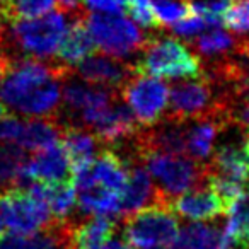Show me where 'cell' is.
<instances>
[{"instance_id": "cell-1", "label": "cell", "mask_w": 249, "mask_h": 249, "mask_svg": "<svg viewBox=\"0 0 249 249\" xmlns=\"http://www.w3.org/2000/svg\"><path fill=\"white\" fill-rule=\"evenodd\" d=\"M73 69L56 62L12 56L0 73V101L16 113L55 116L62 101V84Z\"/></svg>"}, {"instance_id": "cell-2", "label": "cell", "mask_w": 249, "mask_h": 249, "mask_svg": "<svg viewBox=\"0 0 249 249\" xmlns=\"http://www.w3.org/2000/svg\"><path fill=\"white\" fill-rule=\"evenodd\" d=\"M67 24V16L62 12H48L39 18L9 22L5 33V52L11 56L50 58L56 55Z\"/></svg>"}, {"instance_id": "cell-3", "label": "cell", "mask_w": 249, "mask_h": 249, "mask_svg": "<svg viewBox=\"0 0 249 249\" xmlns=\"http://www.w3.org/2000/svg\"><path fill=\"white\" fill-rule=\"evenodd\" d=\"M137 159L145 164L164 203L169 207L174 196L207 183V162L188 156L167 152H142Z\"/></svg>"}, {"instance_id": "cell-4", "label": "cell", "mask_w": 249, "mask_h": 249, "mask_svg": "<svg viewBox=\"0 0 249 249\" xmlns=\"http://www.w3.org/2000/svg\"><path fill=\"white\" fill-rule=\"evenodd\" d=\"M133 67L137 73L160 79H195L205 73L200 58L184 43L166 36H150Z\"/></svg>"}, {"instance_id": "cell-5", "label": "cell", "mask_w": 249, "mask_h": 249, "mask_svg": "<svg viewBox=\"0 0 249 249\" xmlns=\"http://www.w3.org/2000/svg\"><path fill=\"white\" fill-rule=\"evenodd\" d=\"M169 107L164 118L173 121H191L213 113H227L231 116L229 101L217 92V86L208 75L193 80H179L169 89Z\"/></svg>"}, {"instance_id": "cell-6", "label": "cell", "mask_w": 249, "mask_h": 249, "mask_svg": "<svg viewBox=\"0 0 249 249\" xmlns=\"http://www.w3.org/2000/svg\"><path fill=\"white\" fill-rule=\"evenodd\" d=\"M179 234V222L166 205H150L123 220V237L137 249L171 248Z\"/></svg>"}, {"instance_id": "cell-7", "label": "cell", "mask_w": 249, "mask_h": 249, "mask_svg": "<svg viewBox=\"0 0 249 249\" xmlns=\"http://www.w3.org/2000/svg\"><path fill=\"white\" fill-rule=\"evenodd\" d=\"M0 220L12 234L33 235L53 224L46 203L29 188H7L0 191Z\"/></svg>"}, {"instance_id": "cell-8", "label": "cell", "mask_w": 249, "mask_h": 249, "mask_svg": "<svg viewBox=\"0 0 249 249\" xmlns=\"http://www.w3.org/2000/svg\"><path fill=\"white\" fill-rule=\"evenodd\" d=\"M86 24L97 48L118 60L142 52L149 39L133 21L120 14H86Z\"/></svg>"}, {"instance_id": "cell-9", "label": "cell", "mask_w": 249, "mask_h": 249, "mask_svg": "<svg viewBox=\"0 0 249 249\" xmlns=\"http://www.w3.org/2000/svg\"><path fill=\"white\" fill-rule=\"evenodd\" d=\"M120 97L142 128H149L162 118L169 99V87L159 79L133 73L120 89Z\"/></svg>"}, {"instance_id": "cell-10", "label": "cell", "mask_w": 249, "mask_h": 249, "mask_svg": "<svg viewBox=\"0 0 249 249\" xmlns=\"http://www.w3.org/2000/svg\"><path fill=\"white\" fill-rule=\"evenodd\" d=\"M126 164H128V178H126V184L121 190L120 196H118L116 213L114 215L124 220L132 213L145 207H150V205H166L159 190L154 184L149 171L142 166V162L133 157V159L126 160Z\"/></svg>"}, {"instance_id": "cell-11", "label": "cell", "mask_w": 249, "mask_h": 249, "mask_svg": "<svg viewBox=\"0 0 249 249\" xmlns=\"http://www.w3.org/2000/svg\"><path fill=\"white\" fill-rule=\"evenodd\" d=\"M73 73L84 82L107 87L120 94L123 84L135 73V67L133 63L120 62L118 58H113L106 53L94 52L92 55L77 63Z\"/></svg>"}, {"instance_id": "cell-12", "label": "cell", "mask_w": 249, "mask_h": 249, "mask_svg": "<svg viewBox=\"0 0 249 249\" xmlns=\"http://www.w3.org/2000/svg\"><path fill=\"white\" fill-rule=\"evenodd\" d=\"M169 208L174 215L193 222L215 220L227 213L225 201L207 183L174 196L169 201Z\"/></svg>"}, {"instance_id": "cell-13", "label": "cell", "mask_w": 249, "mask_h": 249, "mask_svg": "<svg viewBox=\"0 0 249 249\" xmlns=\"http://www.w3.org/2000/svg\"><path fill=\"white\" fill-rule=\"evenodd\" d=\"M232 124L227 113H213L196 120L184 121V143L186 156L195 160L205 162L213 152V143L218 133Z\"/></svg>"}, {"instance_id": "cell-14", "label": "cell", "mask_w": 249, "mask_h": 249, "mask_svg": "<svg viewBox=\"0 0 249 249\" xmlns=\"http://www.w3.org/2000/svg\"><path fill=\"white\" fill-rule=\"evenodd\" d=\"M26 179L28 186L33 181L46 184H56V183H73L72 167L70 160L67 157L65 149L62 143H55L43 150L35 152L26 164Z\"/></svg>"}, {"instance_id": "cell-15", "label": "cell", "mask_w": 249, "mask_h": 249, "mask_svg": "<svg viewBox=\"0 0 249 249\" xmlns=\"http://www.w3.org/2000/svg\"><path fill=\"white\" fill-rule=\"evenodd\" d=\"M69 19L70 22L67 24V31L63 35L58 50H56V55H58L60 63L70 67V69H75L77 63L97 52V46L86 24V12L70 16Z\"/></svg>"}, {"instance_id": "cell-16", "label": "cell", "mask_w": 249, "mask_h": 249, "mask_svg": "<svg viewBox=\"0 0 249 249\" xmlns=\"http://www.w3.org/2000/svg\"><path fill=\"white\" fill-rule=\"evenodd\" d=\"M208 173L222 179L237 184L249 183V156L242 145H220L212 152L210 162H207Z\"/></svg>"}, {"instance_id": "cell-17", "label": "cell", "mask_w": 249, "mask_h": 249, "mask_svg": "<svg viewBox=\"0 0 249 249\" xmlns=\"http://www.w3.org/2000/svg\"><path fill=\"white\" fill-rule=\"evenodd\" d=\"M63 123L56 116H35L28 121H22L21 133L18 137V145L26 152H38L50 145L60 142Z\"/></svg>"}, {"instance_id": "cell-18", "label": "cell", "mask_w": 249, "mask_h": 249, "mask_svg": "<svg viewBox=\"0 0 249 249\" xmlns=\"http://www.w3.org/2000/svg\"><path fill=\"white\" fill-rule=\"evenodd\" d=\"M60 143L65 149L67 157L70 160L72 176L75 171L82 169L96 157L97 149H103L96 135L79 124H63Z\"/></svg>"}, {"instance_id": "cell-19", "label": "cell", "mask_w": 249, "mask_h": 249, "mask_svg": "<svg viewBox=\"0 0 249 249\" xmlns=\"http://www.w3.org/2000/svg\"><path fill=\"white\" fill-rule=\"evenodd\" d=\"M116 222L107 215H92L84 222H72L69 249H97L114 235Z\"/></svg>"}, {"instance_id": "cell-20", "label": "cell", "mask_w": 249, "mask_h": 249, "mask_svg": "<svg viewBox=\"0 0 249 249\" xmlns=\"http://www.w3.org/2000/svg\"><path fill=\"white\" fill-rule=\"evenodd\" d=\"M173 246L178 249H234L224 229L203 222H195L179 229Z\"/></svg>"}, {"instance_id": "cell-21", "label": "cell", "mask_w": 249, "mask_h": 249, "mask_svg": "<svg viewBox=\"0 0 249 249\" xmlns=\"http://www.w3.org/2000/svg\"><path fill=\"white\" fill-rule=\"evenodd\" d=\"M28 154L14 142H0V191L7 188H28Z\"/></svg>"}, {"instance_id": "cell-22", "label": "cell", "mask_w": 249, "mask_h": 249, "mask_svg": "<svg viewBox=\"0 0 249 249\" xmlns=\"http://www.w3.org/2000/svg\"><path fill=\"white\" fill-rule=\"evenodd\" d=\"M193 46L200 55L215 58L218 55H227L235 50V36L220 28H210L196 36Z\"/></svg>"}, {"instance_id": "cell-23", "label": "cell", "mask_w": 249, "mask_h": 249, "mask_svg": "<svg viewBox=\"0 0 249 249\" xmlns=\"http://www.w3.org/2000/svg\"><path fill=\"white\" fill-rule=\"evenodd\" d=\"M53 5L55 0H4L0 4V12L7 22H14L48 14Z\"/></svg>"}, {"instance_id": "cell-24", "label": "cell", "mask_w": 249, "mask_h": 249, "mask_svg": "<svg viewBox=\"0 0 249 249\" xmlns=\"http://www.w3.org/2000/svg\"><path fill=\"white\" fill-rule=\"evenodd\" d=\"M152 9L159 28H169L193 14L190 0H152Z\"/></svg>"}, {"instance_id": "cell-25", "label": "cell", "mask_w": 249, "mask_h": 249, "mask_svg": "<svg viewBox=\"0 0 249 249\" xmlns=\"http://www.w3.org/2000/svg\"><path fill=\"white\" fill-rule=\"evenodd\" d=\"M222 24L235 38H249V0H232L222 14Z\"/></svg>"}, {"instance_id": "cell-26", "label": "cell", "mask_w": 249, "mask_h": 249, "mask_svg": "<svg viewBox=\"0 0 249 249\" xmlns=\"http://www.w3.org/2000/svg\"><path fill=\"white\" fill-rule=\"evenodd\" d=\"M124 9L128 11V16L142 28H159L154 16L152 0H124Z\"/></svg>"}, {"instance_id": "cell-27", "label": "cell", "mask_w": 249, "mask_h": 249, "mask_svg": "<svg viewBox=\"0 0 249 249\" xmlns=\"http://www.w3.org/2000/svg\"><path fill=\"white\" fill-rule=\"evenodd\" d=\"M205 29H208L207 22H205V19L198 14H191V16H188L186 19L179 21L178 24H174L176 35L183 36V38H193V36L203 33Z\"/></svg>"}, {"instance_id": "cell-28", "label": "cell", "mask_w": 249, "mask_h": 249, "mask_svg": "<svg viewBox=\"0 0 249 249\" xmlns=\"http://www.w3.org/2000/svg\"><path fill=\"white\" fill-rule=\"evenodd\" d=\"M22 121L16 114H4L0 118V142H18Z\"/></svg>"}, {"instance_id": "cell-29", "label": "cell", "mask_w": 249, "mask_h": 249, "mask_svg": "<svg viewBox=\"0 0 249 249\" xmlns=\"http://www.w3.org/2000/svg\"><path fill=\"white\" fill-rule=\"evenodd\" d=\"M232 124H239L241 128H249V96L241 97L231 106Z\"/></svg>"}, {"instance_id": "cell-30", "label": "cell", "mask_w": 249, "mask_h": 249, "mask_svg": "<svg viewBox=\"0 0 249 249\" xmlns=\"http://www.w3.org/2000/svg\"><path fill=\"white\" fill-rule=\"evenodd\" d=\"M94 12L103 14H120L124 9V0H80Z\"/></svg>"}, {"instance_id": "cell-31", "label": "cell", "mask_w": 249, "mask_h": 249, "mask_svg": "<svg viewBox=\"0 0 249 249\" xmlns=\"http://www.w3.org/2000/svg\"><path fill=\"white\" fill-rule=\"evenodd\" d=\"M55 2H56V5H58V12L65 14L67 18L82 14L84 12L82 2H80V0H55Z\"/></svg>"}, {"instance_id": "cell-32", "label": "cell", "mask_w": 249, "mask_h": 249, "mask_svg": "<svg viewBox=\"0 0 249 249\" xmlns=\"http://www.w3.org/2000/svg\"><path fill=\"white\" fill-rule=\"evenodd\" d=\"M97 249H137L130 244L128 241H124V239H114L109 237L104 244H101Z\"/></svg>"}, {"instance_id": "cell-33", "label": "cell", "mask_w": 249, "mask_h": 249, "mask_svg": "<svg viewBox=\"0 0 249 249\" xmlns=\"http://www.w3.org/2000/svg\"><path fill=\"white\" fill-rule=\"evenodd\" d=\"M242 147H244V150L248 152V156H249V128H246V135H244V142H242Z\"/></svg>"}, {"instance_id": "cell-34", "label": "cell", "mask_w": 249, "mask_h": 249, "mask_svg": "<svg viewBox=\"0 0 249 249\" xmlns=\"http://www.w3.org/2000/svg\"><path fill=\"white\" fill-rule=\"evenodd\" d=\"M4 114H7V109H5L4 103H2V101H0V118L4 116Z\"/></svg>"}, {"instance_id": "cell-35", "label": "cell", "mask_w": 249, "mask_h": 249, "mask_svg": "<svg viewBox=\"0 0 249 249\" xmlns=\"http://www.w3.org/2000/svg\"><path fill=\"white\" fill-rule=\"evenodd\" d=\"M4 235V225H2V220H0V237Z\"/></svg>"}, {"instance_id": "cell-36", "label": "cell", "mask_w": 249, "mask_h": 249, "mask_svg": "<svg viewBox=\"0 0 249 249\" xmlns=\"http://www.w3.org/2000/svg\"><path fill=\"white\" fill-rule=\"evenodd\" d=\"M164 249H178V248H174V246H171V248H164Z\"/></svg>"}, {"instance_id": "cell-37", "label": "cell", "mask_w": 249, "mask_h": 249, "mask_svg": "<svg viewBox=\"0 0 249 249\" xmlns=\"http://www.w3.org/2000/svg\"><path fill=\"white\" fill-rule=\"evenodd\" d=\"M2 2H4V0H0V4H2Z\"/></svg>"}]
</instances>
